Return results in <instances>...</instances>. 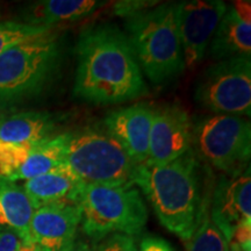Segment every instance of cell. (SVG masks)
<instances>
[{"label":"cell","mask_w":251,"mask_h":251,"mask_svg":"<svg viewBox=\"0 0 251 251\" xmlns=\"http://www.w3.org/2000/svg\"><path fill=\"white\" fill-rule=\"evenodd\" d=\"M63 62L59 34L24 41L0 55V107L39 94L57 76Z\"/></svg>","instance_id":"obj_4"},{"label":"cell","mask_w":251,"mask_h":251,"mask_svg":"<svg viewBox=\"0 0 251 251\" xmlns=\"http://www.w3.org/2000/svg\"><path fill=\"white\" fill-rule=\"evenodd\" d=\"M194 100L214 114L250 117L251 57L218 61L198 79Z\"/></svg>","instance_id":"obj_8"},{"label":"cell","mask_w":251,"mask_h":251,"mask_svg":"<svg viewBox=\"0 0 251 251\" xmlns=\"http://www.w3.org/2000/svg\"><path fill=\"white\" fill-rule=\"evenodd\" d=\"M69 251H92V248H90L89 244L84 241H76V243Z\"/></svg>","instance_id":"obj_27"},{"label":"cell","mask_w":251,"mask_h":251,"mask_svg":"<svg viewBox=\"0 0 251 251\" xmlns=\"http://www.w3.org/2000/svg\"><path fill=\"white\" fill-rule=\"evenodd\" d=\"M30 251H43L42 249L39 246H36V244H33V248H31Z\"/></svg>","instance_id":"obj_28"},{"label":"cell","mask_w":251,"mask_h":251,"mask_svg":"<svg viewBox=\"0 0 251 251\" xmlns=\"http://www.w3.org/2000/svg\"><path fill=\"white\" fill-rule=\"evenodd\" d=\"M34 243H26L13 229L0 226V251H30Z\"/></svg>","instance_id":"obj_25"},{"label":"cell","mask_w":251,"mask_h":251,"mask_svg":"<svg viewBox=\"0 0 251 251\" xmlns=\"http://www.w3.org/2000/svg\"><path fill=\"white\" fill-rule=\"evenodd\" d=\"M227 251H230V249H229V247H228V249H227Z\"/></svg>","instance_id":"obj_29"},{"label":"cell","mask_w":251,"mask_h":251,"mask_svg":"<svg viewBox=\"0 0 251 251\" xmlns=\"http://www.w3.org/2000/svg\"><path fill=\"white\" fill-rule=\"evenodd\" d=\"M75 97L96 105H118L148 92L129 41L112 24L81 30L76 48Z\"/></svg>","instance_id":"obj_1"},{"label":"cell","mask_w":251,"mask_h":251,"mask_svg":"<svg viewBox=\"0 0 251 251\" xmlns=\"http://www.w3.org/2000/svg\"><path fill=\"white\" fill-rule=\"evenodd\" d=\"M65 144H67V133L57 135L46 142L37 144L31 150L26 162L9 178V180L26 181L33 179L65 164Z\"/></svg>","instance_id":"obj_19"},{"label":"cell","mask_w":251,"mask_h":251,"mask_svg":"<svg viewBox=\"0 0 251 251\" xmlns=\"http://www.w3.org/2000/svg\"><path fill=\"white\" fill-rule=\"evenodd\" d=\"M192 150L199 161L225 175L243 170L250 165V121L224 114L199 119L193 124Z\"/></svg>","instance_id":"obj_7"},{"label":"cell","mask_w":251,"mask_h":251,"mask_svg":"<svg viewBox=\"0 0 251 251\" xmlns=\"http://www.w3.org/2000/svg\"><path fill=\"white\" fill-rule=\"evenodd\" d=\"M57 118L47 112H21L0 121V142L40 144L52 139Z\"/></svg>","instance_id":"obj_16"},{"label":"cell","mask_w":251,"mask_h":251,"mask_svg":"<svg viewBox=\"0 0 251 251\" xmlns=\"http://www.w3.org/2000/svg\"><path fill=\"white\" fill-rule=\"evenodd\" d=\"M34 211L24 187L17 181L0 177V226L13 229L26 243H33L29 226Z\"/></svg>","instance_id":"obj_18"},{"label":"cell","mask_w":251,"mask_h":251,"mask_svg":"<svg viewBox=\"0 0 251 251\" xmlns=\"http://www.w3.org/2000/svg\"><path fill=\"white\" fill-rule=\"evenodd\" d=\"M250 1H235L227 6L209 43V54L216 61L251 56Z\"/></svg>","instance_id":"obj_14"},{"label":"cell","mask_w":251,"mask_h":251,"mask_svg":"<svg viewBox=\"0 0 251 251\" xmlns=\"http://www.w3.org/2000/svg\"><path fill=\"white\" fill-rule=\"evenodd\" d=\"M193 146V122L188 113L175 103L153 108L147 163L168 164L190 151Z\"/></svg>","instance_id":"obj_10"},{"label":"cell","mask_w":251,"mask_h":251,"mask_svg":"<svg viewBox=\"0 0 251 251\" xmlns=\"http://www.w3.org/2000/svg\"><path fill=\"white\" fill-rule=\"evenodd\" d=\"M35 146L0 142V177L9 179L26 162Z\"/></svg>","instance_id":"obj_22"},{"label":"cell","mask_w":251,"mask_h":251,"mask_svg":"<svg viewBox=\"0 0 251 251\" xmlns=\"http://www.w3.org/2000/svg\"><path fill=\"white\" fill-rule=\"evenodd\" d=\"M92 251H140V248L135 237L117 233L94 242Z\"/></svg>","instance_id":"obj_23"},{"label":"cell","mask_w":251,"mask_h":251,"mask_svg":"<svg viewBox=\"0 0 251 251\" xmlns=\"http://www.w3.org/2000/svg\"><path fill=\"white\" fill-rule=\"evenodd\" d=\"M153 107L140 102L115 109L106 115L103 128L125 149L134 164L148 161Z\"/></svg>","instance_id":"obj_13"},{"label":"cell","mask_w":251,"mask_h":251,"mask_svg":"<svg viewBox=\"0 0 251 251\" xmlns=\"http://www.w3.org/2000/svg\"><path fill=\"white\" fill-rule=\"evenodd\" d=\"M186 247L187 251H227L229 242L211 219L209 202L203 209L192 237L186 242Z\"/></svg>","instance_id":"obj_20"},{"label":"cell","mask_w":251,"mask_h":251,"mask_svg":"<svg viewBox=\"0 0 251 251\" xmlns=\"http://www.w3.org/2000/svg\"><path fill=\"white\" fill-rule=\"evenodd\" d=\"M54 30L46 26H33L18 21H0V55L24 41L39 37Z\"/></svg>","instance_id":"obj_21"},{"label":"cell","mask_w":251,"mask_h":251,"mask_svg":"<svg viewBox=\"0 0 251 251\" xmlns=\"http://www.w3.org/2000/svg\"><path fill=\"white\" fill-rule=\"evenodd\" d=\"M227 6L222 0L177 2L176 19L185 67L193 69L202 62Z\"/></svg>","instance_id":"obj_9"},{"label":"cell","mask_w":251,"mask_h":251,"mask_svg":"<svg viewBox=\"0 0 251 251\" xmlns=\"http://www.w3.org/2000/svg\"><path fill=\"white\" fill-rule=\"evenodd\" d=\"M84 185L85 183L67 164H63L26 180L23 187L36 209L52 203H79Z\"/></svg>","instance_id":"obj_15"},{"label":"cell","mask_w":251,"mask_h":251,"mask_svg":"<svg viewBox=\"0 0 251 251\" xmlns=\"http://www.w3.org/2000/svg\"><path fill=\"white\" fill-rule=\"evenodd\" d=\"M134 183L142 188L161 225L186 243L211 199L202 191L200 161L193 150L168 164L137 165Z\"/></svg>","instance_id":"obj_2"},{"label":"cell","mask_w":251,"mask_h":251,"mask_svg":"<svg viewBox=\"0 0 251 251\" xmlns=\"http://www.w3.org/2000/svg\"><path fill=\"white\" fill-rule=\"evenodd\" d=\"M81 229L93 242L111 234L136 236L148 221L140 191L130 186L85 184L79 200Z\"/></svg>","instance_id":"obj_6"},{"label":"cell","mask_w":251,"mask_h":251,"mask_svg":"<svg viewBox=\"0 0 251 251\" xmlns=\"http://www.w3.org/2000/svg\"><path fill=\"white\" fill-rule=\"evenodd\" d=\"M140 251H175L170 243L159 237L147 236L141 242Z\"/></svg>","instance_id":"obj_26"},{"label":"cell","mask_w":251,"mask_h":251,"mask_svg":"<svg viewBox=\"0 0 251 251\" xmlns=\"http://www.w3.org/2000/svg\"><path fill=\"white\" fill-rule=\"evenodd\" d=\"M64 162L85 184L135 185L137 165L103 127L67 133Z\"/></svg>","instance_id":"obj_5"},{"label":"cell","mask_w":251,"mask_h":251,"mask_svg":"<svg viewBox=\"0 0 251 251\" xmlns=\"http://www.w3.org/2000/svg\"><path fill=\"white\" fill-rule=\"evenodd\" d=\"M177 2H164L125 19L126 35L141 70L156 85L183 74L185 61L176 19Z\"/></svg>","instance_id":"obj_3"},{"label":"cell","mask_w":251,"mask_h":251,"mask_svg":"<svg viewBox=\"0 0 251 251\" xmlns=\"http://www.w3.org/2000/svg\"><path fill=\"white\" fill-rule=\"evenodd\" d=\"M159 4L161 1H156V0H124V1L115 2L113 11L118 17L127 19Z\"/></svg>","instance_id":"obj_24"},{"label":"cell","mask_w":251,"mask_h":251,"mask_svg":"<svg viewBox=\"0 0 251 251\" xmlns=\"http://www.w3.org/2000/svg\"><path fill=\"white\" fill-rule=\"evenodd\" d=\"M105 4L97 0H43L28 6L24 18L28 25L54 28L55 25L75 23L89 17Z\"/></svg>","instance_id":"obj_17"},{"label":"cell","mask_w":251,"mask_h":251,"mask_svg":"<svg viewBox=\"0 0 251 251\" xmlns=\"http://www.w3.org/2000/svg\"><path fill=\"white\" fill-rule=\"evenodd\" d=\"M209 215L228 242L240 226L251 222L250 165L219 178L211 196Z\"/></svg>","instance_id":"obj_11"},{"label":"cell","mask_w":251,"mask_h":251,"mask_svg":"<svg viewBox=\"0 0 251 251\" xmlns=\"http://www.w3.org/2000/svg\"><path fill=\"white\" fill-rule=\"evenodd\" d=\"M81 220L79 203H52L36 208L31 216V242L43 251H69L76 243Z\"/></svg>","instance_id":"obj_12"}]
</instances>
